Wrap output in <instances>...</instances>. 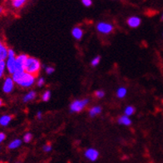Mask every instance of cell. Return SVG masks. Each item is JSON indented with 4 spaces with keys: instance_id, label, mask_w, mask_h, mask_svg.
<instances>
[{
    "instance_id": "cell-1",
    "label": "cell",
    "mask_w": 163,
    "mask_h": 163,
    "mask_svg": "<svg viewBox=\"0 0 163 163\" xmlns=\"http://www.w3.org/2000/svg\"><path fill=\"white\" fill-rule=\"evenodd\" d=\"M13 81L23 87H30L35 83V76L25 72H15L13 74Z\"/></svg>"
},
{
    "instance_id": "cell-2",
    "label": "cell",
    "mask_w": 163,
    "mask_h": 163,
    "mask_svg": "<svg viewBox=\"0 0 163 163\" xmlns=\"http://www.w3.org/2000/svg\"><path fill=\"white\" fill-rule=\"evenodd\" d=\"M24 72L32 75H36L41 68L40 62L34 57H28L24 64Z\"/></svg>"
},
{
    "instance_id": "cell-3",
    "label": "cell",
    "mask_w": 163,
    "mask_h": 163,
    "mask_svg": "<svg viewBox=\"0 0 163 163\" xmlns=\"http://www.w3.org/2000/svg\"><path fill=\"white\" fill-rule=\"evenodd\" d=\"M89 102L88 99H82V100H75L70 105V112H79L83 110L84 107L87 106Z\"/></svg>"
},
{
    "instance_id": "cell-4",
    "label": "cell",
    "mask_w": 163,
    "mask_h": 163,
    "mask_svg": "<svg viewBox=\"0 0 163 163\" xmlns=\"http://www.w3.org/2000/svg\"><path fill=\"white\" fill-rule=\"evenodd\" d=\"M97 29L98 30V32H100L101 33H103V34H108L110 33L113 30V26L110 24V23H99L98 25H97Z\"/></svg>"
},
{
    "instance_id": "cell-5",
    "label": "cell",
    "mask_w": 163,
    "mask_h": 163,
    "mask_svg": "<svg viewBox=\"0 0 163 163\" xmlns=\"http://www.w3.org/2000/svg\"><path fill=\"white\" fill-rule=\"evenodd\" d=\"M14 87V82L13 81L11 77H7L4 80V86H3V91L5 93H10Z\"/></svg>"
},
{
    "instance_id": "cell-6",
    "label": "cell",
    "mask_w": 163,
    "mask_h": 163,
    "mask_svg": "<svg viewBox=\"0 0 163 163\" xmlns=\"http://www.w3.org/2000/svg\"><path fill=\"white\" fill-rule=\"evenodd\" d=\"M85 156L87 159L90 160L92 162H95L97 161L99 156V152L93 148H89L85 152Z\"/></svg>"
},
{
    "instance_id": "cell-7",
    "label": "cell",
    "mask_w": 163,
    "mask_h": 163,
    "mask_svg": "<svg viewBox=\"0 0 163 163\" xmlns=\"http://www.w3.org/2000/svg\"><path fill=\"white\" fill-rule=\"evenodd\" d=\"M6 63V68L8 69L9 73H11L12 75L16 72V60L15 57H8Z\"/></svg>"
},
{
    "instance_id": "cell-8",
    "label": "cell",
    "mask_w": 163,
    "mask_h": 163,
    "mask_svg": "<svg viewBox=\"0 0 163 163\" xmlns=\"http://www.w3.org/2000/svg\"><path fill=\"white\" fill-rule=\"evenodd\" d=\"M127 24L131 28H137L141 24V19L138 17H131L127 20Z\"/></svg>"
},
{
    "instance_id": "cell-9",
    "label": "cell",
    "mask_w": 163,
    "mask_h": 163,
    "mask_svg": "<svg viewBox=\"0 0 163 163\" xmlns=\"http://www.w3.org/2000/svg\"><path fill=\"white\" fill-rule=\"evenodd\" d=\"M8 57V49L0 42V61H4Z\"/></svg>"
},
{
    "instance_id": "cell-10",
    "label": "cell",
    "mask_w": 163,
    "mask_h": 163,
    "mask_svg": "<svg viewBox=\"0 0 163 163\" xmlns=\"http://www.w3.org/2000/svg\"><path fill=\"white\" fill-rule=\"evenodd\" d=\"M72 34L73 36V38L77 39V40H80L81 38H83V30L80 28H74L72 31Z\"/></svg>"
},
{
    "instance_id": "cell-11",
    "label": "cell",
    "mask_w": 163,
    "mask_h": 163,
    "mask_svg": "<svg viewBox=\"0 0 163 163\" xmlns=\"http://www.w3.org/2000/svg\"><path fill=\"white\" fill-rule=\"evenodd\" d=\"M12 117L9 115H4L3 117L0 118V125L3 127H6L9 124V122L11 121Z\"/></svg>"
},
{
    "instance_id": "cell-12",
    "label": "cell",
    "mask_w": 163,
    "mask_h": 163,
    "mask_svg": "<svg viewBox=\"0 0 163 163\" xmlns=\"http://www.w3.org/2000/svg\"><path fill=\"white\" fill-rule=\"evenodd\" d=\"M118 122L120 124H121V125L124 126H130L132 124V121H131V119L127 116H122V117H121L118 119Z\"/></svg>"
},
{
    "instance_id": "cell-13",
    "label": "cell",
    "mask_w": 163,
    "mask_h": 163,
    "mask_svg": "<svg viewBox=\"0 0 163 163\" xmlns=\"http://www.w3.org/2000/svg\"><path fill=\"white\" fill-rule=\"evenodd\" d=\"M35 98H36V92L33 91H31L29 92L28 94H26L25 96H24L23 101L24 102V103H28V102H29V101L33 100Z\"/></svg>"
},
{
    "instance_id": "cell-14",
    "label": "cell",
    "mask_w": 163,
    "mask_h": 163,
    "mask_svg": "<svg viewBox=\"0 0 163 163\" xmlns=\"http://www.w3.org/2000/svg\"><path fill=\"white\" fill-rule=\"evenodd\" d=\"M21 144H22V141L19 140V139H15L8 144V148L9 149H16V148L19 147Z\"/></svg>"
},
{
    "instance_id": "cell-15",
    "label": "cell",
    "mask_w": 163,
    "mask_h": 163,
    "mask_svg": "<svg viewBox=\"0 0 163 163\" xmlns=\"http://www.w3.org/2000/svg\"><path fill=\"white\" fill-rule=\"evenodd\" d=\"M101 112H102V108L100 106H93L89 111V114L91 117H95L96 115L101 113Z\"/></svg>"
},
{
    "instance_id": "cell-16",
    "label": "cell",
    "mask_w": 163,
    "mask_h": 163,
    "mask_svg": "<svg viewBox=\"0 0 163 163\" xmlns=\"http://www.w3.org/2000/svg\"><path fill=\"white\" fill-rule=\"evenodd\" d=\"M26 3V0H12V5L16 8H21Z\"/></svg>"
},
{
    "instance_id": "cell-17",
    "label": "cell",
    "mask_w": 163,
    "mask_h": 163,
    "mask_svg": "<svg viewBox=\"0 0 163 163\" xmlns=\"http://www.w3.org/2000/svg\"><path fill=\"white\" fill-rule=\"evenodd\" d=\"M127 94V89L125 87H119L118 90L117 91V95L119 98H123Z\"/></svg>"
},
{
    "instance_id": "cell-18",
    "label": "cell",
    "mask_w": 163,
    "mask_h": 163,
    "mask_svg": "<svg viewBox=\"0 0 163 163\" xmlns=\"http://www.w3.org/2000/svg\"><path fill=\"white\" fill-rule=\"evenodd\" d=\"M134 112H135V108H134L133 106H127L125 109V115L126 116H127V117L132 116V115L134 113Z\"/></svg>"
},
{
    "instance_id": "cell-19",
    "label": "cell",
    "mask_w": 163,
    "mask_h": 163,
    "mask_svg": "<svg viewBox=\"0 0 163 163\" xmlns=\"http://www.w3.org/2000/svg\"><path fill=\"white\" fill-rule=\"evenodd\" d=\"M51 98V92L49 91H46L42 96V99L43 102H48Z\"/></svg>"
},
{
    "instance_id": "cell-20",
    "label": "cell",
    "mask_w": 163,
    "mask_h": 163,
    "mask_svg": "<svg viewBox=\"0 0 163 163\" xmlns=\"http://www.w3.org/2000/svg\"><path fill=\"white\" fill-rule=\"evenodd\" d=\"M6 68V63L4 61H0V77L4 75V70Z\"/></svg>"
},
{
    "instance_id": "cell-21",
    "label": "cell",
    "mask_w": 163,
    "mask_h": 163,
    "mask_svg": "<svg viewBox=\"0 0 163 163\" xmlns=\"http://www.w3.org/2000/svg\"><path fill=\"white\" fill-rule=\"evenodd\" d=\"M32 137H33V136H32V134L29 132L26 133L24 136H23V141H24V142H30V141L32 140Z\"/></svg>"
},
{
    "instance_id": "cell-22",
    "label": "cell",
    "mask_w": 163,
    "mask_h": 163,
    "mask_svg": "<svg viewBox=\"0 0 163 163\" xmlns=\"http://www.w3.org/2000/svg\"><path fill=\"white\" fill-rule=\"evenodd\" d=\"M100 60H101V57L98 56V57H96L95 58L92 59V65L93 66V67H96V66H98L99 64V63H100Z\"/></svg>"
},
{
    "instance_id": "cell-23",
    "label": "cell",
    "mask_w": 163,
    "mask_h": 163,
    "mask_svg": "<svg viewBox=\"0 0 163 163\" xmlns=\"http://www.w3.org/2000/svg\"><path fill=\"white\" fill-rule=\"evenodd\" d=\"M95 96L98 98H103V97L105 96V92L102 90H98L95 92Z\"/></svg>"
},
{
    "instance_id": "cell-24",
    "label": "cell",
    "mask_w": 163,
    "mask_h": 163,
    "mask_svg": "<svg viewBox=\"0 0 163 163\" xmlns=\"http://www.w3.org/2000/svg\"><path fill=\"white\" fill-rule=\"evenodd\" d=\"M42 150H43V152H50L51 151H52V146L49 144L45 145V146H43Z\"/></svg>"
},
{
    "instance_id": "cell-25",
    "label": "cell",
    "mask_w": 163,
    "mask_h": 163,
    "mask_svg": "<svg viewBox=\"0 0 163 163\" xmlns=\"http://www.w3.org/2000/svg\"><path fill=\"white\" fill-rule=\"evenodd\" d=\"M82 3L86 7H90L92 4V0H82Z\"/></svg>"
},
{
    "instance_id": "cell-26",
    "label": "cell",
    "mask_w": 163,
    "mask_h": 163,
    "mask_svg": "<svg viewBox=\"0 0 163 163\" xmlns=\"http://www.w3.org/2000/svg\"><path fill=\"white\" fill-rule=\"evenodd\" d=\"M55 71V69L53 68V67H47L46 68V72L48 73V74H52Z\"/></svg>"
},
{
    "instance_id": "cell-27",
    "label": "cell",
    "mask_w": 163,
    "mask_h": 163,
    "mask_svg": "<svg viewBox=\"0 0 163 163\" xmlns=\"http://www.w3.org/2000/svg\"><path fill=\"white\" fill-rule=\"evenodd\" d=\"M8 57H15V53L13 49H8Z\"/></svg>"
},
{
    "instance_id": "cell-28",
    "label": "cell",
    "mask_w": 163,
    "mask_h": 163,
    "mask_svg": "<svg viewBox=\"0 0 163 163\" xmlns=\"http://www.w3.org/2000/svg\"><path fill=\"white\" fill-rule=\"evenodd\" d=\"M43 84H44V78H40V79L38 81V87H42V86H43Z\"/></svg>"
},
{
    "instance_id": "cell-29",
    "label": "cell",
    "mask_w": 163,
    "mask_h": 163,
    "mask_svg": "<svg viewBox=\"0 0 163 163\" xmlns=\"http://www.w3.org/2000/svg\"><path fill=\"white\" fill-rule=\"evenodd\" d=\"M5 138H6V136H5V134L4 132H0V143L2 142V141H4L5 140Z\"/></svg>"
},
{
    "instance_id": "cell-30",
    "label": "cell",
    "mask_w": 163,
    "mask_h": 163,
    "mask_svg": "<svg viewBox=\"0 0 163 163\" xmlns=\"http://www.w3.org/2000/svg\"><path fill=\"white\" fill-rule=\"evenodd\" d=\"M37 117H38V119H41V118H42V112H38Z\"/></svg>"
},
{
    "instance_id": "cell-31",
    "label": "cell",
    "mask_w": 163,
    "mask_h": 163,
    "mask_svg": "<svg viewBox=\"0 0 163 163\" xmlns=\"http://www.w3.org/2000/svg\"><path fill=\"white\" fill-rule=\"evenodd\" d=\"M3 11H4V9H3V8H2V7L0 6V14H1L2 13H3Z\"/></svg>"
},
{
    "instance_id": "cell-32",
    "label": "cell",
    "mask_w": 163,
    "mask_h": 163,
    "mask_svg": "<svg viewBox=\"0 0 163 163\" xmlns=\"http://www.w3.org/2000/svg\"><path fill=\"white\" fill-rule=\"evenodd\" d=\"M2 104H3V103H2V100L0 99V106H2Z\"/></svg>"
},
{
    "instance_id": "cell-33",
    "label": "cell",
    "mask_w": 163,
    "mask_h": 163,
    "mask_svg": "<svg viewBox=\"0 0 163 163\" xmlns=\"http://www.w3.org/2000/svg\"><path fill=\"white\" fill-rule=\"evenodd\" d=\"M162 19H163V15H162Z\"/></svg>"
}]
</instances>
